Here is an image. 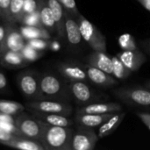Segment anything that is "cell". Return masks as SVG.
Wrapping results in <instances>:
<instances>
[{
	"label": "cell",
	"mask_w": 150,
	"mask_h": 150,
	"mask_svg": "<svg viewBox=\"0 0 150 150\" xmlns=\"http://www.w3.org/2000/svg\"><path fill=\"white\" fill-rule=\"evenodd\" d=\"M73 132L71 127H58L44 123L40 142L45 150H71Z\"/></svg>",
	"instance_id": "cell-1"
},
{
	"label": "cell",
	"mask_w": 150,
	"mask_h": 150,
	"mask_svg": "<svg viewBox=\"0 0 150 150\" xmlns=\"http://www.w3.org/2000/svg\"><path fill=\"white\" fill-rule=\"evenodd\" d=\"M40 91L41 99H53L63 102L71 100L68 83L50 72L40 76Z\"/></svg>",
	"instance_id": "cell-2"
},
{
	"label": "cell",
	"mask_w": 150,
	"mask_h": 150,
	"mask_svg": "<svg viewBox=\"0 0 150 150\" xmlns=\"http://www.w3.org/2000/svg\"><path fill=\"white\" fill-rule=\"evenodd\" d=\"M83 40L92 48L93 51L106 52L105 36L82 14L76 18Z\"/></svg>",
	"instance_id": "cell-3"
},
{
	"label": "cell",
	"mask_w": 150,
	"mask_h": 150,
	"mask_svg": "<svg viewBox=\"0 0 150 150\" xmlns=\"http://www.w3.org/2000/svg\"><path fill=\"white\" fill-rule=\"evenodd\" d=\"M113 95L123 103L133 106H150V90L147 87H122L112 91Z\"/></svg>",
	"instance_id": "cell-4"
},
{
	"label": "cell",
	"mask_w": 150,
	"mask_h": 150,
	"mask_svg": "<svg viewBox=\"0 0 150 150\" xmlns=\"http://www.w3.org/2000/svg\"><path fill=\"white\" fill-rule=\"evenodd\" d=\"M15 126L18 129L22 137L33 139L40 142L44 122L34 117L31 113L22 112L15 116Z\"/></svg>",
	"instance_id": "cell-5"
},
{
	"label": "cell",
	"mask_w": 150,
	"mask_h": 150,
	"mask_svg": "<svg viewBox=\"0 0 150 150\" xmlns=\"http://www.w3.org/2000/svg\"><path fill=\"white\" fill-rule=\"evenodd\" d=\"M40 74L33 70L21 71L17 76V83L22 94L30 100H40Z\"/></svg>",
	"instance_id": "cell-6"
},
{
	"label": "cell",
	"mask_w": 150,
	"mask_h": 150,
	"mask_svg": "<svg viewBox=\"0 0 150 150\" xmlns=\"http://www.w3.org/2000/svg\"><path fill=\"white\" fill-rule=\"evenodd\" d=\"M69 91L73 99L76 104L86 105L89 104L99 102L101 97L92 88H91L86 82H72L68 83Z\"/></svg>",
	"instance_id": "cell-7"
},
{
	"label": "cell",
	"mask_w": 150,
	"mask_h": 150,
	"mask_svg": "<svg viewBox=\"0 0 150 150\" xmlns=\"http://www.w3.org/2000/svg\"><path fill=\"white\" fill-rule=\"evenodd\" d=\"M98 136L93 128L76 125L71 140V150H93Z\"/></svg>",
	"instance_id": "cell-8"
},
{
	"label": "cell",
	"mask_w": 150,
	"mask_h": 150,
	"mask_svg": "<svg viewBox=\"0 0 150 150\" xmlns=\"http://www.w3.org/2000/svg\"><path fill=\"white\" fill-rule=\"evenodd\" d=\"M26 108L28 110L39 111L47 113H59L66 116H70L73 112V108L69 102L53 99L32 100L26 104Z\"/></svg>",
	"instance_id": "cell-9"
},
{
	"label": "cell",
	"mask_w": 150,
	"mask_h": 150,
	"mask_svg": "<svg viewBox=\"0 0 150 150\" xmlns=\"http://www.w3.org/2000/svg\"><path fill=\"white\" fill-rule=\"evenodd\" d=\"M26 44L19 29L15 27L14 24L6 23L4 28V36L0 43V57L7 51H21Z\"/></svg>",
	"instance_id": "cell-10"
},
{
	"label": "cell",
	"mask_w": 150,
	"mask_h": 150,
	"mask_svg": "<svg viewBox=\"0 0 150 150\" xmlns=\"http://www.w3.org/2000/svg\"><path fill=\"white\" fill-rule=\"evenodd\" d=\"M57 69L61 76L67 83L89 82L84 65L76 62H62L57 65Z\"/></svg>",
	"instance_id": "cell-11"
},
{
	"label": "cell",
	"mask_w": 150,
	"mask_h": 150,
	"mask_svg": "<svg viewBox=\"0 0 150 150\" xmlns=\"http://www.w3.org/2000/svg\"><path fill=\"white\" fill-rule=\"evenodd\" d=\"M84 67L86 69L89 82L92 83L96 86L99 88L106 89V88H112L117 86L119 84V82L116 80L115 77L112 76V75H110L89 64L84 65Z\"/></svg>",
	"instance_id": "cell-12"
},
{
	"label": "cell",
	"mask_w": 150,
	"mask_h": 150,
	"mask_svg": "<svg viewBox=\"0 0 150 150\" xmlns=\"http://www.w3.org/2000/svg\"><path fill=\"white\" fill-rule=\"evenodd\" d=\"M116 56L132 72L137 71L146 62L145 54L140 50H122Z\"/></svg>",
	"instance_id": "cell-13"
},
{
	"label": "cell",
	"mask_w": 150,
	"mask_h": 150,
	"mask_svg": "<svg viewBox=\"0 0 150 150\" xmlns=\"http://www.w3.org/2000/svg\"><path fill=\"white\" fill-rule=\"evenodd\" d=\"M65 39L74 47L80 45L83 40L76 18L67 11H65Z\"/></svg>",
	"instance_id": "cell-14"
},
{
	"label": "cell",
	"mask_w": 150,
	"mask_h": 150,
	"mask_svg": "<svg viewBox=\"0 0 150 150\" xmlns=\"http://www.w3.org/2000/svg\"><path fill=\"white\" fill-rule=\"evenodd\" d=\"M122 111L120 104L116 102H96L83 105L76 110V113H93V114H103L111 113Z\"/></svg>",
	"instance_id": "cell-15"
},
{
	"label": "cell",
	"mask_w": 150,
	"mask_h": 150,
	"mask_svg": "<svg viewBox=\"0 0 150 150\" xmlns=\"http://www.w3.org/2000/svg\"><path fill=\"white\" fill-rule=\"evenodd\" d=\"M48 4L51 12L53 14L55 27L56 35L61 40L65 39V9L59 0H46ZM66 40V39H65Z\"/></svg>",
	"instance_id": "cell-16"
},
{
	"label": "cell",
	"mask_w": 150,
	"mask_h": 150,
	"mask_svg": "<svg viewBox=\"0 0 150 150\" xmlns=\"http://www.w3.org/2000/svg\"><path fill=\"white\" fill-rule=\"evenodd\" d=\"M28 111L34 117H36L42 122L48 125L58 126V127H71L75 123L74 120L70 119V116H66L59 113H47V112H42L33 110H28Z\"/></svg>",
	"instance_id": "cell-17"
},
{
	"label": "cell",
	"mask_w": 150,
	"mask_h": 150,
	"mask_svg": "<svg viewBox=\"0 0 150 150\" xmlns=\"http://www.w3.org/2000/svg\"><path fill=\"white\" fill-rule=\"evenodd\" d=\"M86 63L98 68L110 75H112V56L106 52L93 51L86 57Z\"/></svg>",
	"instance_id": "cell-18"
},
{
	"label": "cell",
	"mask_w": 150,
	"mask_h": 150,
	"mask_svg": "<svg viewBox=\"0 0 150 150\" xmlns=\"http://www.w3.org/2000/svg\"><path fill=\"white\" fill-rule=\"evenodd\" d=\"M113 112L103 113V114H93V113H76L74 122L76 125L95 128L102 125Z\"/></svg>",
	"instance_id": "cell-19"
},
{
	"label": "cell",
	"mask_w": 150,
	"mask_h": 150,
	"mask_svg": "<svg viewBox=\"0 0 150 150\" xmlns=\"http://www.w3.org/2000/svg\"><path fill=\"white\" fill-rule=\"evenodd\" d=\"M125 117H126V112H123L122 111L113 112L111 117H109L102 125L99 126L98 133V138L102 139L112 134L121 124Z\"/></svg>",
	"instance_id": "cell-20"
},
{
	"label": "cell",
	"mask_w": 150,
	"mask_h": 150,
	"mask_svg": "<svg viewBox=\"0 0 150 150\" xmlns=\"http://www.w3.org/2000/svg\"><path fill=\"white\" fill-rule=\"evenodd\" d=\"M38 11L40 14L41 26L44 29H46L50 34L51 33L56 34L55 22H54L53 14L51 12V10L48 4H47L46 0H39Z\"/></svg>",
	"instance_id": "cell-21"
},
{
	"label": "cell",
	"mask_w": 150,
	"mask_h": 150,
	"mask_svg": "<svg viewBox=\"0 0 150 150\" xmlns=\"http://www.w3.org/2000/svg\"><path fill=\"white\" fill-rule=\"evenodd\" d=\"M5 146L21 150H45L40 141L25 137H14Z\"/></svg>",
	"instance_id": "cell-22"
},
{
	"label": "cell",
	"mask_w": 150,
	"mask_h": 150,
	"mask_svg": "<svg viewBox=\"0 0 150 150\" xmlns=\"http://www.w3.org/2000/svg\"><path fill=\"white\" fill-rule=\"evenodd\" d=\"M1 64L7 68H20L25 66L28 62L25 60L20 51L9 50L0 57Z\"/></svg>",
	"instance_id": "cell-23"
},
{
	"label": "cell",
	"mask_w": 150,
	"mask_h": 150,
	"mask_svg": "<svg viewBox=\"0 0 150 150\" xmlns=\"http://www.w3.org/2000/svg\"><path fill=\"white\" fill-rule=\"evenodd\" d=\"M23 37L25 40L30 39H44L48 40L50 39V33L44 28L39 26H30V25H22L19 28Z\"/></svg>",
	"instance_id": "cell-24"
},
{
	"label": "cell",
	"mask_w": 150,
	"mask_h": 150,
	"mask_svg": "<svg viewBox=\"0 0 150 150\" xmlns=\"http://www.w3.org/2000/svg\"><path fill=\"white\" fill-rule=\"evenodd\" d=\"M24 0H11L9 11V23L20 24L24 16L23 12Z\"/></svg>",
	"instance_id": "cell-25"
},
{
	"label": "cell",
	"mask_w": 150,
	"mask_h": 150,
	"mask_svg": "<svg viewBox=\"0 0 150 150\" xmlns=\"http://www.w3.org/2000/svg\"><path fill=\"white\" fill-rule=\"evenodd\" d=\"M25 111V106L18 102L0 99V112L16 116Z\"/></svg>",
	"instance_id": "cell-26"
},
{
	"label": "cell",
	"mask_w": 150,
	"mask_h": 150,
	"mask_svg": "<svg viewBox=\"0 0 150 150\" xmlns=\"http://www.w3.org/2000/svg\"><path fill=\"white\" fill-rule=\"evenodd\" d=\"M112 75L114 77L120 81H125L133 73L129 70L117 56H112Z\"/></svg>",
	"instance_id": "cell-27"
},
{
	"label": "cell",
	"mask_w": 150,
	"mask_h": 150,
	"mask_svg": "<svg viewBox=\"0 0 150 150\" xmlns=\"http://www.w3.org/2000/svg\"><path fill=\"white\" fill-rule=\"evenodd\" d=\"M119 45L122 50H136L139 49L134 38L130 33L121 34L118 39Z\"/></svg>",
	"instance_id": "cell-28"
},
{
	"label": "cell",
	"mask_w": 150,
	"mask_h": 150,
	"mask_svg": "<svg viewBox=\"0 0 150 150\" xmlns=\"http://www.w3.org/2000/svg\"><path fill=\"white\" fill-rule=\"evenodd\" d=\"M21 54L23 55V57L25 58V60L27 62H33L37 59H39L42 53L40 50H38V49H35L33 48V47L25 44V47L21 49Z\"/></svg>",
	"instance_id": "cell-29"
},
{
	"label": "cell",
	"mask_w": 150,
	"mask_h": 150,
	"mask_svg": "<svg viewBox=\"0 0 150 150\" xmlns=\"http://www.w3.org/2000/svg\"><path fill=\"white\" fill-rule=\"evenodd\" d=\"M20 24L22 25H30V26H39V27H42L41 26V23H40V14H39V11H34L33 13L25 14L23 16L22 19H21Z\"/></svg>",
	"instance_id": "cell-30"
},
{
	"label": "cell",
	"mask_w": 150,
	"mask_h": 150,
	"mask_svg": "<svg viewBox=\"0 0 150 150\" xmlns=\"http://www.w3.org/2000/svg\"><path fill=\"white\" fill-rule=\"evenodd\" d=\"M59 2L62 4L65 11L72 14L76 18H77V16L80 14L76 4V0H59Z\"/></svg>",
	"instance_id": "cell-31"
},
{
	"label": "cell",
	"mask_w": 150,
	"mask_h": 150,
	"mask_svg": "<svg viewBox=\"0 0 150 150\" xmlns=\"http://www.w3.org/2000/svg\"><path fill=\"white\" fill-rule=\"evenodd\" d=\"M11 0H0V18L5 23H9Z\"/></svg>",
	"instance_id": "cell-32"
},
{
	"label": "cell",
	"mask_w": 150,
	"mask_h": 150,
	"mask_svg": "<svg viewBox=\"0 0 150 150\" xmlns=\"http://www.w3.org/2000/svg\"><path fill=\"white\" fill-rule=\"evenodd\" d=\"M26 44L33 47L35 49L38 50H44L47 46H48V42L47 41V40L44 39H40V38H35V39H30L26 40Z\"/></svg>",
	"instance_id": "cell-33"
},
{
	"label": "cell",
	"mask_w": 150,
	"mask_h": 150,
	"mask_svg": "<svg viewBox=\"0 0 150 150\" xmlns=\"http://www.w3.org/2000/svg\"><path fill=\"white\" fill-rule=\"evenodd\" d=\"M39 0H24L23 3V12L25 14L33 13L38 11Z\"/></svg>",
	"instance_id": "cell-34"
},
{
	"label": "cell",
	"mask_w": 150,
	"mask_h": 150,
	"mask_svg": "<svg viewBox=\"0 0 150 150\" xmlns=\"http://www.w3.org/2000/svg\"><path fill=\"white\" fill-rule=\"evenodd\" d=\"M0 128L4 129V131L16 135L18 137H22L21 134L19 133L18 129L17 128V127L15 126V124L13 123H10V122H5V121H1L0 120Z\"/></svg>",
	"instance_id": "cell-35"
},
{
	"label": "cell",
	"mask_w": 150,
	"mask_h": 150,
	"mask_svg": "<svg viewBox=\"0 0 150 150\" xmlns=\"http://www.w3.org/2000/svg\"><path fill=\"white\" fill-rule=\"evenodd\" d=\"M14 137H16V135H13L6 131H4V129L0 128V143L3 145H6L10 141H11Z\"/></svg>",
	"instance_id": "cell-36"
},
{
	"label": "cell",
	"mask_w": 150,
	"mask_h": 150,
	"mask_svg": "<svg viewBox=\"0 0 150 150\" xmlns=\"http://www.w3.org/2000/svg\"><path fill=\"white\" fill-rule=\"evenodd\" d=\"M137 116L140 118V120L142 121L144 125L147 126V127L150 130V113L148 112H138Z\"/></svg>",
	"instance_id": "cell-37"
},
{
	"label": "cell",
	"mask_w": 150,
	"mask_h": 150,
	"mask_svg": "<svg viewBox=\"0 0 150 150\" xmlns=\"http://www.w3.org/2000/svg\"><path fill=\"white\" fill-rule=\"evenodd\" d=\"M8 84L7 82V78L5 76V75L2 72H0V91H3L6 88Z\"/></svg>",
	"instance_id": "cell-38"
},
{
	"label": "cell",
	"mask_w": 150,
	"mask_h": 150,
	"mask_svg": "<svg viewBox=\"0 0 150 150\" xmlns=\"http://www.w3.org/2000/svg\"><path fill=\"white\" fill-rule=\"evenodd\" d=\"M140 43H141L142 47H143V49H144L149 54H150V38L149 39L145 40H142Z\"/></svg>",
	"instance_id": "cell-39"
},
{
	"label": "cell",
	"mask_w": 150,
	"mask_h": 150,
	"mask_svg": "<svg viewBox=\"0 0 150 150\" xmlns=\"http://www.w3.org/2000/svg\"><path fill=\"white\" fill-rule=\"evenodd\" d=\"M139 3L150 12V0H138Z\"/></svg>",
	"instance_id": "cell-40"
},
{
	"label": "cell",
	"mask_w": 150,
	"mask_h": 150,
	"mask_svg": "<svg viewBox=\"0 0 150 150\" xmlns=\"http://www.w3.org/2000/svg\"><path fill=\"white\" fill-rule=\"evenodd\" d=\"M4 28L0 26V43L4 39Z\"/></svg>",
	"instance_id": "cell-41"
},
{
	"label": "cell",
	"mask_w": 150,
	"mask_h": 150,
	"mask_svg": "<svg viewBox=\"0 0 150 150\" xmlns=\"http://www.w3.org/2000/svg\"><path fill=\"white\" fill-rule=\"evenodd\" d=\"M146 87L150 90V81H148V82L146 83Z\"/></svg>",
	"instance_id": "cell-42"
}]
</instances>
